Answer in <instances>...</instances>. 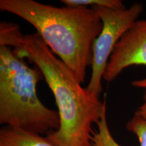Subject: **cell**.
Masks as SVG:
<instances>
[{
    "instance_id": "obj_1",
    "label": "cell",
    "mask_w": 146,
    "mask_h": 146,
    "mask_svg": "<svg viewBox=\"0 0 146 146\" xmlns=\"http://www.w3.org/2000/svg\"><path fill=\"white\" fill-rule=\"evenodd\" d=\"M0 45L13 49L41 71L54 95L60 125L46 137L56 146H92V126L106 109L103 102L82 87L72 70L56 57L37 33L23 34L17 24L0 23Z\"/></svg>"
},
{
    "instance_id": "obj_2",
    "label": "cell",
    "mask_w": 146,
    "mask_h": 146,
    "mask_svg": "<svg viewBox=\"0 0 146 146\" xmlns=\"http://www.w3.org/2000/svg\"><path fill=\"white\" fill-rule=\"evenodd\" d=\"M0 10L23 18L83 83L103 24L92 8L56 7L34 0H1Z\"/></svg>"
},
{
    "instance_id": "obj_3",
    "label": "cell",
    "mask_w": 146,
    "mask_h": 146,
    "mask_svg": "<svg viewBox=\"0 0 146 146\" xmlns=\"http://www.w3.org/2000/svg\"><path fill=\"white\" fill-rule=\"evenodd\" d=\"M43 77L12 47L0 45V124L43 135L59 129L58 111L39 99L36 86Z\"/></svg>"
},
{
    "instance_id": "obj_4",
    "label": "cell",
    "mask_w": 146,
    "mask_h": 146,
    "mask_svg": "<svg viewBox=\"0 0 146 146\" xmlns=\"http://www.w3.org/2000/svg\"><path fill=\"white\" fill-rule=\"evenodd\" d=\"M92 8L99 16L103 27L93 46L92 71L87 89L100 98L102 91V80L110 58L122 36L138 20L143 6L139 3H134L129 8L119 10L97 6Z\"/></svg>"
},
{
    "instance_id": "obj_5",
    "label": "cell",
    "mask_w": 146,
    "mask_h": 146,
    "mask_svg": "<svg viewBox=\"0 0 146 146\" xmlns=\"http://www.w3.org/2000/svg\"><path fill=\"white\" fill-rule=\"evenodd\" d=\"M134 65L146 66V20H137L118 42L106 68L103 79L112 82L125 69ZM132 85L146 89V78Z\"/></svg>"
},
{
    "instance_id": "obj_6",
    "label": "cell",
    "mask_w": 146,
    "mask_h": 146,
    "mask_svg": "<svg viewBox=\"0 0 146 146\" xmlns=\"http://www.w3.org/2000/svg\"><path fill=\"white\" fill-rule=\"evenodd\" d=\"M98 130L94 131L91 136L92 146H121L113 137L107 121L106 109L98 123ZM127 129L137 137L140 146H146V120L135 113L134 116L127 122Z\"/></svg>"
},
{
    "instance_id": "obj_7",
    "label": "cell",
    "mask_w": 146,
    "mask_h": 146,
    "mask_svg": "<svg viewBox=\"0 0 146 146\" xmlns=\"http://www.w3.org/2000/svg\"><path fill=\"white\" fill-rule=\"evenodd\" d=\"M0 146H56L46 137L4 127L0 131Z\"/></svg>"
},
{
    "instance_id": "obj_8",
    "label": "cell",
    "mask_w": 146,
    "mask_h": 146,
    "mask_svg": "<svg viewBox=\"0 0 146 146\" xmlns=\"http://www.w3.org/2000/svg\"><path fill=\"white\" fill-rule=\"evenodd\" d=\"M61 2L66 6L104 7L114 10L125 8L123 1L120 0H62Z\"/></svg>"
},
{
    "instance_id": "obj_9",
    "label": "cell",
    "mask_w": 146,
    "mask_h": 146,
    "mask_svg": "<svg viewBox=\"0 0 146 146\" xmlns=\"http://www.w3.org/2000/svg\"><path fill=\"white\" fill-rule=\"evenodd\" d=\"M135 113L146 120V89L143 96V103L140 106L137 111H136Z\"/></svg>"
}]
</instances>
